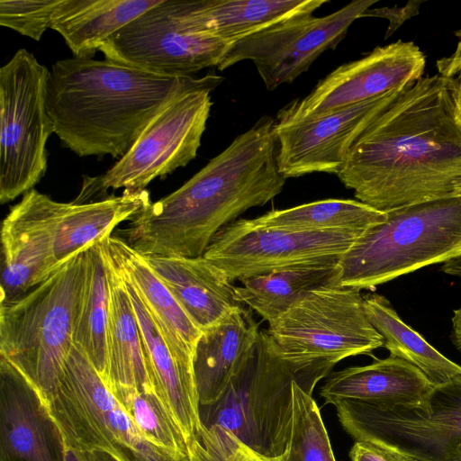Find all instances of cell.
I'll return each mask as SVG.
<instances>
[{"label":"cell","instance_id":"1","mask_svg":"<svg viewBox=\"0 0 461 461\" xmlns=\"http://www.w3.org/2000/svg\"><path fill=\"white\" fill-rule=\"evenodd\" d=\"M459 83L422 77L379 113L337 176L379 211L461 196Z\"/></svg>","mask_w":461,"mask_h":461},{"label":"cell","instance_id":"2","mask_svg":"<svg viewBox=\"0 0 461 461\" xmlns=\"http://www.w3.org/2000/svg\"><path fill=\"white\" fill-rule=\"evenodd\" d=\"M275 121L261 117L182 186L150 203L120 230L143 256L203 257L216 233L278 195Z\"/></svg>","mask_w":461,"mask_h":461},{"label":"cell","instance_id":"3","mask_svg":"<svg viewBox=\"0 0 461 461\" xmlns=\"http://www.w3.org/2000/svg\"><path fill=\"white\" fill-rule=\"evenodd\" d=\"M202 78L106 59H59L49 70L47 111L54 133L77 156L122 158L168 102Z\"/></svg>","mask_w":461,"mask_h":461},{"label":"cell","instance_id":"4","mask_svg":"<svg viewBox=\"0 0 461 461\" xmlns=\"http://www.w3.org/2000/svg\"><path fill=\"white\" fill-rule=\"evenodd\" d=\"M339 258L329 285L374 289L461 253V196L386 212Z\"/></svg>","mask_w":461,"mask_h":461},{"label":"cell","instance_id":"5","mask_svg":"<svg viewBox=\"0 0 461 461\" xmlns=\"http://www.w3.org/2000/svg\"><path fill=\"white\" fill-rule=\"evenodd\" d=\"M85 272L84 251L21 298L0 303V357L44 398L55 388L74 346Z\"/></svg>","mask_w":461,"mask_h":461},{"label":"cell","instance_id":"6","mask_svg":"<svg viewBox=\"0 0 461 461\" xmlns=\"http://www.w3.org/2000/svg\"><path fill=\"white\" fill-rule=\"evenodd\" d=\"M359 289L330 285L303 296L266 330L281 357L312 395L340 360L371 355L384 339L368 321Z\"/></svg>","mask_w":461,"mask_h":461},{"label":"cell","instance_id":"7","mask_svg":"<svg viewBox=\"0 0 461 461\" xmlns=\"http://www.w3.org/2000/svg\"><path fill=\"white\" fill-rule=\"evenodd\" d=\"M300 376L284 360L266 330L224 393L213 403L200 405L204 428L219 426L257 452L281 456L286 447L293 416L292 384Z\"/></svg>","mask_w":461,"mask_h":461},{"label":"cell","instance_id":"8","mask_svg":"<svg viewBox=\"0 0 461 461\" xmlns=\"http://www.w3.org/2000/svg\"><path fill=\"white\" fill-rule=\"evenodd\" d=\"M67 447L96 449L119 461H188L150 443L85 353L73 346L45 398Z\"/></svg>","mask_w":461,"mask_h":461},{"label":"cell","instance_id":"9","mask_svg":"<svg viewBox=\"0 0 461 461\" xmlns=\"http://www.w3.org/2000/svg\"><path fill=\"white\" fill-rule=\"evenodd\" d=\"M223 77L214 73L178 94L151 120L130 150L104 175L84 181L77 203L109 188L144 190L195 158L212 105L211 93Z\"/></svg>","mask_w":461,"mask_h":461},{"label":"cell","instance_id":"10","mask_svg":"<svg viewBox=\"0 0 461 461\" xmlns=\"http://www.w3.org/2000/svg\"><path fill=\"white\" fill-rule=\"evenodd\" d=\"M333 405L355 441L374 442L415 461H461V377L435 386L420 406L352 399Z\"/></svg>","mask_w":461,"mask_h":461},{"label":"cell","instance_id":"11","mask_svg":"<svg viewBox=\"0 0 461 461\" xmlns=\"http://www.w3.org/2000/svg\"><path fill=\"white\" fill-rule=\"evenodd\" d=\"M49 69L25 49L0 68V203L33 189L47 171L54 127L46 105Z\"/></svg>","mask_w":461,"mask_h":461},{"label":"cell","instance_id":"12","mask_svg":"<svg viewBox=\"0 0 461 461\" xmlns=\"http://www.w3.org/2000/svg\"><path fill=\"white\" fill-rule=\"evenodd\" d=\"M229 48L200 25L192 1L161 0L115 32L99 51L129 67L184 77L217 67Z\"/></svg>","mask_w":461,"mask_h":461},{"label":"cell","instance_id":"13","mask_svg":"<svg viewBox=\"0 0 461 461\" xmlns=\"http://www.w3.org/2000/svg\"><path fill=\"white\" fill-rule=\"evenodd\" d=\"M376 3L355 0L322 17L304 14L284 20L233 43L217 68L249 59L267 90L291 84L324 51L334 50L353 22Z\"/></svg>","mask_w":461,"mask_h":461},{"label":"cell","instance_id":"14","mask_svg":"<svg viewBox=\"0 0 461 461\" xmlns=\"http://www.w3.org/2000/svg\"><path fill=\"white\" fill-rule=\"evenodd\" d=\"M366 230L292 231L232 221L220 230L203 257L230 282L289 267L339 258Z\"/></svg>","mask_w":461,"mask_h":461},{"label":"cell","instance_id":"15","mask_svg":"<svg viewBox=\"0 0 461 461\" xmlns=\"http://www.w3.org/2000/svg\"><path fill=\"white\" fill-rule=\"evenodd\" d=\"M426 58L412 41L379 46L343 64L322 78L309 95L287 104L276 123L318 117L390 92L423 77Z\"/></svg>","mask_w":461,"mask_h":461},{"label":"cell","instance_id":"16","mask_svg":"<svg viewBox=\"0 0 461 461\" xmlns=\"http://www.w3.org/2000/svg\"><path fill=\"white\" fill-rule=\"evenodd\" d=\"M406 87L321 116L286 123L274 122L280 174L285 179L312 173L338 175L365 129Z\"/></svg>","mask_w":461,"mask_h":461},{"label":"cell","instance_id":"17","mask_svg":"<svg viewBox=\"0 0 461 461\" xmlns=\"http://www.w3.org/2000/svg\"><path fill=\"white\" fill-rule=\"evenodd\" d=\"M60 204L33 188L4 219L0 303L21 298L58 270L54 242Z\"/></svg>","mask_w":461,"mask_h":461},{"label":"cell","instance_id":"18","mask_svg":"<svg viewBox=\"0 0 461 461\" xmlns=\"http://www.w3.org/2000/svg\"><path fill=\"white\" fill-rule=\"evenodd\" d=\"M65 453L42 393L0 357V461H65Z\"/></svg>","mask_w":461,"mask_h":461},{"label":"cell","instance_id":"19","mask_svg":"<svg viewBox=\"0 0 461 461\" xmlns=\"http://www.w3.org/2000/svg\"><path fill=\"white\" fill-rule=\"evenodd\" d=\"M125 285L139 322L155 391L181 430L189 456L203 431L194 367L174 357L145 303L130 284Z\"/></svg>","mask_w":461,"mask_h":461},{"label":"cell","instance_id":"20","mask_svg":"<svg viewBox=\"0 0 461 461\" xmlns=\"http://www.w3.org/2000/svg\"><path fill=\"white\" fill-rule=\"evenodd\" d=\"M143 258L202 332L243 305L236 286L203 256Z\"/></svg>","mask_w":461,"mask_h":461},{"label":"cell","instance_id":"21","mask_svg":"<svg viewBox=\"0 0 461 461\" xmlns=\"http://www.w3.org/2000/svg\"><path fill=\"white\" fill-rule=\"evenodd\" d=\"M108 256L122 278L139 294L174 357L194 367L202 331L193 323L141 254L120 237L104 240Z\"/></svg>","mask_w":461,"mask_h":461},{"label":"cell","instance_id":"22","mask_svg":"<svg viewBox=\"0 0 461 461\" xmlns=\"http://www.w3.org/2000/svg\"><path fill=\"white\" fill-rule=\"evenodd\" d=\"M434 385L416 366L389 356L333 372L320 390L326 403L352 399L384 405H422Z\"/></svg>","mask_w":461,"mask_h":461},{"label":"cell","instance_id":"23","mask_svg":"<svg viewBox=\"0 0 461 461\" xmlns=\"http://www.w3.org/2000/svg\"><path fill=\"white\" fill-rule=\"evenodd\" d=\"M252 310L243 305L202 332L194 354L200 405L215 402L249 357L259 337Z\"/></svg>","mask_w":461,"mask_h":461},{"label":"cell","instance_id":"24","mask_svg":"<svg viewBox=\"0 0 461 461\" xmlns=\"http://www.w3.org/2000/svg\"><path fill=\"white\" fill-rule=\"evenodd\" d=\"M104 240L101 241V246L109 284V308L106 325V371L103 380L110 389L122 387L158 395L145 358L139 322L125 282L108 256Z\"/></svg>","mask_w":461,"mask_h":461},{"label":"cell","instance_id":"25","mask_svg":"<svg viewBox=\"0 0 461 461\" xmlns=\"http://www.w3.org/2000/svg\"><path fill=\"white\" fill-rule=\"evenodd\" d=\"M149 193L124 190L122 194L88 203H61L54 242L58 269L78 253L111 236L150 203Z\"/></svg>","mask_w":461,"mask_h":461},{"label":"cell","instance_id":"26","mask_svg":"<svg viewBox=\"0 0 461 461\" xmlns=\"http://www.w3.org/2000/svg\"><path fill=\"white\" fill-rule=\"evenodd\" d=\"M161 0H61L50 29L74 57L92 58L120 29Z\"/></svg>","mask_w":461,"mask_h":461},{"label":"cell","instance_id":"27","mask_svg":"<svg viewBox=\"0 0 461 461\" xmlns=\"http://www.w3.org/2000/svg\"><path fill=\"white\" fill-rule=\"evenodd\" d=\"M328 0H199L192 1L201 26L230 47L238 41L284 20L313 14Z\"/></svg>","mask_w":461,"mask_h":461},{"label":"cell","instance_id":"28","mask_svg":"<svg viewBox=\"0 0 461 461\" xmlns=\"http://www.w3.org/2000/svg\"><path fill=\"white\" fill-rule=\"evenodd\" d=\"M339 258L289 267L243 280L242 285L236 286L237 296L243 305L270 324L306 294L329 285Z\"/></svg>","mask_w":461,"mask_h":461},{"label":"cell","instance_id":"29","mask_svg":"<svg viewBox=\"0 0 461 461\" xmlns=\"http://www.w3.org/2000/svg\"><path fill=\"white\" fill-rule=\"evenodd\" d=\"M366 315L384 339L391 356L403 359L420 370L434 386L461 377V366L442 355L420 333L407 325L383 295L363 296Z\"/></svg>","mask_w":461,"mask_h":461},{"label":"cell","instance_id":"30","mask_svg":"<svg viewBox=\"0 0 461 461\" xmlns=\"http://www.w3.org/2000/svg\"><path fill=\"white\" fill-rule=\"evenodd\" d=\"M85 281L77 313L73 342L103 378L106 371V325L109 284L101 241L85 251Z\"/></svg>","mask_w":461,"mask_h":461},{"label":"cell","instance_id":"31","mask_svg":"<svg viewBox=\"0 0 461 461\" xmlns=\"http://www.w3.org/2000/svg\"><path fill=\"white\" fill-rule=\"evenodd\" d=\"M379 211L358 200L325 199L294 207L272 210L252 221L267 228L292 231L366 230L386 220Z\"/></svg>","mask_w":461,"mask_h":461},{"label":"cell","instance_id":"32","mask_svg":"<svg viewBox=\"0 0 461 461\" xmlns=\"http://www.w3.org/2000/svg\"><path fill=\"white\" fill-rule=\"evenodd\" d=\"M293 416L283 461H336L320 410L312 398L294 381Z\"/></svg>","mask_w":461,"mask_h":461},{"label":"cell","instance_id":"33","mask_svg":"<svg viewBox=\"0 0 461 461\" xmlns=\"http://www.w3.org/2000/svg\"><path fill=\"white\" fill-rule=\"evenodd\" d=\"M110 390L150 443L188 458L185 438L158 395L122 387Z\"/></svg>","mask_w":461,"mask_h":461},{"label":"cell","instance_id":"34","mask_svg":"<svg viewBox=\"0 0 461 461\" xmlns=\"http://www.w3.org/2000/svg\"><path fill=\"white\" fill-rule=\"evenodd\" d=\"M61 0H0V24L40 41Z\"/></svg>","mask_w":461,"mask_h":461},{"label":"cell","instance_id":"35","mask_svg":"<svg viewBox=\"0 0 461 461\" xmlns=\"http://www.w3.org/2000/svg\"><path fill=\"white\" fill-rule=\"evenodd\" d=\"M188 461H283L281 456L262 455L219 427H203Z\"/></svg>","mask_w":461,"mask_h":461},{"label":"cell","instance_id":"36","mask_svg":"<svg viewBox=\"0 0 461 461\" xmlns=\"http://www.w3.org/2000/svg\"><path fill=\"white\" fill-rule=\"evenodd\" d=\"M423 3L420 0L410 1L405 6L402 7H381V8H369L363 14L362 17H379L384 18L389 21V25L384 35V40L391 37V35L402 25L405 21L416 16L419 14L420 6Z\"/></svg>","mask_w":461,"mask_h":461},{"label":"cell","instance_id":"37","mask_svg":"<svg viewBox=\"0 0 461 461\" xmlns=\"http://www.w3.org/2000/svg\"><path fill=\"white\" fill-rule=\"evenodd\" d=\"M351 461H415L411 457L366 440H356L350 451Z\"/></svg>","mask_w":461,"mask_h":461},{"label":"cell","instance_id":"38","mask_svg":"<svg viewBox=\"0 0 461 461\" xmlns=\"http://www.w3.org/2000/svg\"><path fill=\"white\" fill-rule=\"evenodd\" d=\"M65 461H119L108 452L96 449H77L66 447Z\"/></svg>","mask_w":461,"mask_h":461},{"label":"cell","instance_id":"39","mask_svg":"<svg viewBox=\"0 0 461 461\" xmlns=\"http://www.w3.org/2000/svg\"><path fill=\"white\" fill-rule=\"evenodd\" d=\"M450 339L456 348L461 352V308L453 312Z\"/></svg>","mask_w":461,"mask_h":461},{"label":"cell","instance_id":"40","mask_svg":"<svg viewBox=\"0 0 461 461\" xmlns=\"http://www.w3.org/2000/svg\"><path fill=\"white\" fill-rule=\"evenodd\" d=\"M457 80H458V83H459V97H460V105H461V74L455 77Z\"/></svg>","mask_w":461,"mask_h":461}]
</instances>
